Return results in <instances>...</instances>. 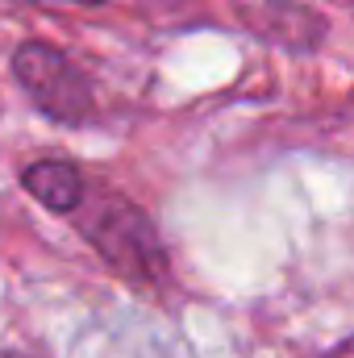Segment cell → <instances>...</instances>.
<instances>
[{
  "instance_id": "3957f363",
  "label": "cell",
  "mask_w": 354,
  "mask_h": 358,
  "mask_svg": "<svg viewBox=\"0 0 354 358\" xmlns=\"http://www.w3.org/2000/svg\"><path fill=\"white\" fill-rule=\"evenodd\" d=\"M21 187L50 213H76L84 204V176L67 159H38L21 171Z\"/></svg>"
},
{
  "instance_id": "277c9868",
  "label": "cell",
  "mask_w": 354,
  "mask_h": 358,
  "mask_svg": "<svg viewBox=\"0 0 354 358\" xmlns=\"http://www.w3.org/2000/svg\"><path fill=\"white\" fill-rule=\"evenodd\" d=\"M21 4H104V0H21Z\"/></svg>"
},
{
  "instance_id": "6da1fadb",
  "label": "cell",
  "mask_w": 354,
  "mask_h": 358,
  "mask_svg": "<svg viewBox=\"0 0 354 358\" xmlns=\"http://www.w3.org/2000/svg\"><path fill=\"white\" fill-rule=\"evenodd\" d=\"M84 238L129 279L155 283L167 275V255L155 234V221L129 200H104L84 221Z\"/></svg>"
},
{
  "instance_id": "7a4b0ae2",
  "label": "cell",
  "mask_w": 354,
  "mask_h": 358,
  "mask_svg": "<svg viewBox=\"0 0 354 358\" xmlns=\"http://www.w3.org/2000/svg\"><path fill=\"white\" fill-rule=\"evenodd\" d=\"M13 76L46 117H55L63 125H84L92 117L88 76L63 50H55L46 42H25L13 55Z\"/></svg>"
}]
</instances>
